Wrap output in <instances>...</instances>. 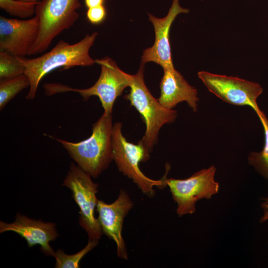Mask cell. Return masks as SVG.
Returning a JSON list of instances; mask_svg holds the SVG:
<instances>
[{"label":"cell","instance_id":"cell-19","mask_svg":"<svg viewBox=\"0 0 268 268\" xmlns=\"http://www.w3.org/2000/svg\"><path fill=\"white\" fill-rule=\"evenodd\" d=\"M38 2L0 0V7L11 16L27 18L35 14L36 6Z\"/></svg>","mask_w":268,"mask_h":268},{"label":"cell","instance_id":"cell-5","mask_svg":"<svg viewBox=\"0 0 268 268\" xmlns=\"http://www.w3.org/2000/svg\"><path fill=\"white\" fill-rule=\"evenodd\" d=\"M79 0H41L36 6L35 15L39 20V32L30 55L42 53L61 32L76 21Z\"/></svg>","mask_w":268,"mask_h":268},{"label":"cell","instance_id":"cell-1","mask_svg":"<svg viewBox=\"0 0 268 268\" xmlns=\"http://www.w3.org/2000/svg\"><path fill=\"white\" fill-rule=\"evenodd\" d=\"M97 35V32L87 34L73 44L61 40L51 51L41 56L32 59L20 57V61L25 67L24 74L30 83L26 99L32 100L35 98L40 81L52 71L60 67L67 69L75 66L93 65L95 62L90 56L89 50Z\"/></svg>","mask_w":268,"mask_h":268},{"label":"cell","instance_id":"cell-14","mask_svg":"<svg viewBox=\"0 0 268 268\" xmlns=\"http://www.w3.org/2000/svg\"><path fill=\"white\" fill-rule=\"evenodd\" d=\"M163 70L159 84V102L164 107L173 109L178 103L186 101L193 111L196 112L199 100L197 90L190 85L174 67L164 68Z\"/></svg>","mask_w":268,"mask_h":268},{"label":"cell","instance_id":"cell-8","mask_svg":"<svg viewBox=\"0 0 268 268\" xmlns=\"http://www.w3.org/2000/svg\"><path fill=\"white\" fill-rule=\"evenodd\" d=\"M91 177L71 163L62 186L71 190L72 198L80 209L79 224L87 232L89 239L99 240L103 233L94 213L98 201L96 196L98 185Z\"/></svg>","mask_w":268,"mask_h":268},{"label":"cell","instance_id":"cell-18","mask_svg":"<svg viewBox=\"0 0 268 268\" xmlns=\"http://www.w3.org/2000/svg\"><path fill=\"white\" fill-rule=\"evenodd\" d=\"M98 244V240L89 239L87 245L80 251L72 255L66 254L63 250H57L54 257L56 258V268H78L82 258Z\"/></svg>","mask_w":268,"mask_h":268},{"label":"cell","instance_id":"cell-22","mask_svg":"<svg viewBox=\"0 0 268 268\" xmlns=\"http://www.w3.org/2000/svg\"><path fill=\"white\" fill-rule=\"evenodd\" d=\"M21 1H27V2H38L41 0H20Z\"/></svg>","mask_w":268,"mask_h":268},{"label":"cell","instance_id":"cell-7","mask_svg":"<svg viewBox=\"0 0 268 268\" xmlns=\"http://www.w3.org/2000/svg\"><path fill=\"white\" fill-rule=\"evenodd\" d=\"M215 166L211 165L185 179L167 178L166 184L177 204L179 217L195 213L198 201L210 199L218 193L219 184L215 180Z\"/></svg>","mask_w":268,"mask_h":268},{"label":"cell","instance_id":"cell-2","mask_svg":"<svg viewBox=\"0 0 268 268\" xmlns=\"http://www.w3.org/2000/svg\"><path fill=\"white\" fill-rule=\"evenodd\" d=\"M112 114L103 113L92 126L88 138L72 142L49 137L62 144L77 166L93 178H97L113 160Z\"/></svg>","mask_w":268,"mask_h":268},{"label":"cell","instance_id":"cell-15","mask_svg":"<svg viewBox=\"0 0 268 268\" xmlns=\"http://www.w3.org/2000/svg\"><path fill=\"white\" fill-rule=\"evenodd\" d=\"M257 114L264 130L265 145L262 151L251 152L248 155V161L256 171L268 180V120L262 111Z\"/></svg>","mask_w":268,"mask_h":268},{"label":"cell","instance_id":"cell-12","mask_svg":"<svg viewBox=\"0 0 268 268\" xmlns=\"http://www.w3.org/2000/svg\"><path fill=\"white\" fill-rule=\"evenodd\" d=\"M189 12V9L180 6L179 0H173L168 12L164 17L157 18L148 13L149 20L153 25L155 37L152 46L143 51L141 63L145 64L152 62L161 66L163 69L174 67L169 40L170 29L178 15Z\"/></svg>","mask_w":268,"mask_h":268},{"label":"cell","instance_id":"cell-16","mask_svg":"<svg viewBox=\"0 0 268 268\" xmlns=\"http://www.w3.org/2000/svg\"><path fill=\"white\" fill-rule=\"evenodd\" d=\"M28 77L24 74L10 79L0 80V110L18 93L30 87Z\"/></svg>","mask_w":268,"mask_h":268},{"label":"cell","instance_id":"cell-9","mask_svg":"<svg viewBox=\"0 0 268 268\" xmlns=\"http://www.w3.org/2000/svg\"><path fill=\"white\" fill-rule=\"evenodd\" d=\"M198 75L210 92L225 102L236 106H248L257 114L261 111L257 99L263 89L258 83L205 71L198 72Z\"/></svg>","mask_w":268,"mask_h":268},{"label":"cell","instance_id":"cell-6","mask_svg":"<svg viewBox=\"0 0 268 268\" xmlns=\"http://www.w3.org/2000/svg\"><path fill=\"white\" fill-rule=\"evenodd\" d=\"M122 123L113 125L112 147L113 160L123 174L131 179L138 189L148 198H153L156 193L154 187L163 189L167 186V173L162 179L153 180L146 176L139 167V162L147 161L143 147L139 144L127 141L122 131Z\"/></svg>","mask_w":268,"mask_h":268},{"label":"cell","instance_id":"cell-10","mask_svg":"<svg viewBox=\"0 0 268 268\" xmlns=\"http://www.w3.org/2000/svg\"><path fill=\"white\" fill-rule=\"evenodd\" d=\"M38 17L21 20L0 17V51L19 57L29 56L38 37Z\"/></svg>","mask_w":268,"mask_h":268},{"label":"cell","instance_id":"cell-21","mask_svg":"<svg viewBox=\"0 0 268 268\" xmlns=\"http://www.w3.org/2000/svg\"><path fill=\"white\" fill-rule=\"evenodd\" d=\"M105 0H84L85 5L88 8L103 5Z\"/></svg>","mask_w":268,"mask_h":268},{"label":"cell","instance_id":"cell-3","mask_svg":"<svg viewBox=\"0 0 268 268\" xmlns=\"http://www.w3.org/2000/svg\"><path fill=\"white\" fill-rule=\"evenodd\" d=\"M144 64L141 63L137 72L130 74V91L124 98L136 109L145 123L144 134L137 143L143 147L148 160L158 141L160 129L165 124L174 122L177 112L164 107L152 96L144 81Z\"/></svg>","mask_w":268,"mask_h":268},{"label":"cell","instance_id":"cell-11","mask_svg":"<svg viewBox=\"0 0 268 268\" xmlns=\"http://www.w3.org/2000/svg\"><path fill=\"white\" fill-rule=\"evenodd\" d=\"M134 205L128 193L121 190L118 197L111 203L98 200L96 210L97 218L101 230L116 244L117 254L123 260L128 259L126 245L122 236L124 220Z\"/></svg>","mask_w":268,"mask_h":268},{"label":"cell","instance_id":"cell-17","mask_svg":"<svg viewBox=\"0 0 268 268\" xmlns=\"http://www.w3.org/2000/svg\"><path fill=\"white\" fill-rule=\"evenodd\" d=\"M24 71L20 57L0 51V80L16 78L24 74Z\"/></svg>","mask_w":268,"mask_h":268},{"label":"cell","instance_id":"cell-4","mask_svg":"<svg viewBox=\"0 0 268 268\" xmlns=\"http://www.w3.org/2000/svg\"><path fill=\"white\" fill-rule=\"evenodd\" d=\"M96 63L101 66V73L95 83L86 89L73 88L61 83L44 84L45 93L51 96L68 91L79 93L84 100L92 96H97L104 109V113L112 114L116 99L124 90L130 86V74L122 70L116 62L109 57L96 59Z\"/></svg>","mask_w":268,"mask_h":268},{"label":"cell","instance_id":"cell-20","mask_svg":"<svg viewBox=\"0 0 268 268\" xmlns=\"http://www.w3.org/2000/svg\"><path fill=\"white\" fill-rule=\"evenodd\" d=\"M86 17L91 23L99 24L106 18V9L103 5L88 8L86 12Z\"/></svg>","mask_w":268,"mask_h":268},{"label":"cell","instance_id":"cell-13","mask_svg":"<svg viewBox=\"0 0 268 268\" xmlns=\"http://www.w3.org/2000/svg\"><path fill=\"white\" fill-rule=\"evenodd\" d=\"M6 231H13L19 235L26 241L29 247L39 245L44 254L54 256L55 252L50 242L58 236L54 223L36 220L18 213L12 223L0 221V233Z\"/></svg>","mask_w":268,"mask_h":268}]
</instances>
